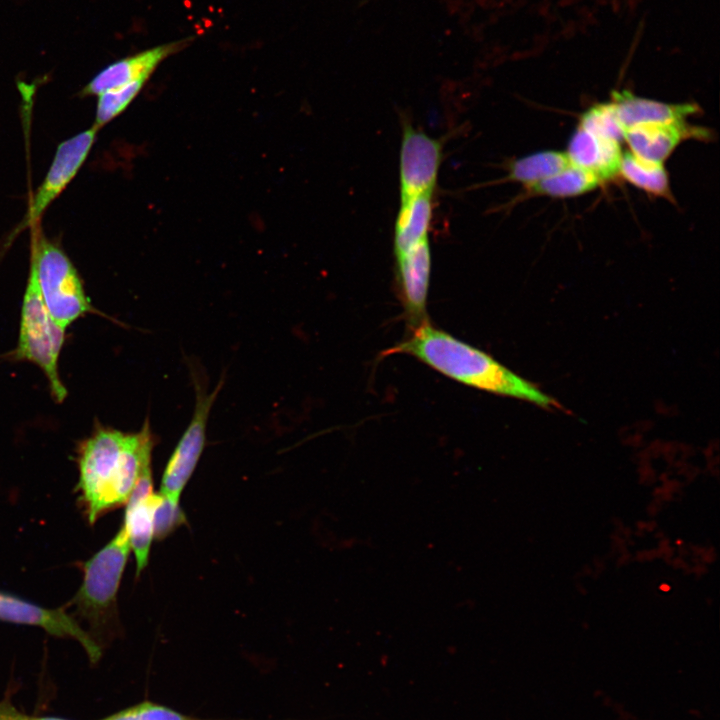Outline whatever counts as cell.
I'll return each instance as SVG.
<instances>
[{"label": "cell", "instance_id": "cell-5", "mask_svg": "<svg viewBox=\"0 0 720 720\" xmlns=\"http://www.w3.org/2000/svg\"><path fill=\"white\" fill-rule=\"evenodd\" d=\"M131 547L123 526L83 564V581L73 599L77 612L92 627L107 624L116 611V596Z\"/></svg>", "mask_w": 720, "mask_h": 720}, {"label": "cell", "instance_id": "cell-10", "mask_svg": "<svg viewBox=\"0 0 720 720\" xmlns=\"http://www.w3.org/2000/svg\"><path fill=\"white\" fill-rule=\"evenodd\" d=\"M688 139H711V132L685 120L635 125L625 129L623 134V141L630 152L643 160L660 164H664L674 150Z\"/></svg>", "mask_w": 720, "mask_h": 720}, {"label": "cell", "instance_id": "cell-3", "mask_svg": "<svg viewBox=\"0 0 720 720\" xmlns=\"http://www.w3.org/2000/svg\"><path fill=\"white\" fill-rule=\"evenodd\" d=\"M64 340L65 329L50 316L39 291L34 267L30 265L15 358L30 361L42 369L51 394L59 403L67 396L58 373V359Z\"/></svg>", "mask_w": 720, "mask_h": 720}, {"label": "cell", "instance_id": "cell-22", "mask_svg": "<svg viewBox=\"0 0 720 720\" xmlns=\"http://www.w3.org/2000/svg\"><path fill=\"white\" fill-rule=\"evenodd\" d=\"M100 720H204L182 714L164 705L143 701Z\"/></svg>", "mask_w": 720, "mask_h": 720}, {"label": "cell", "instance_id": "cell-23", "mask_svg": "<svg viewBox=\"0 0 720 720\" xmlns=\"http://www.w3.org/2000/svg\"><path fill=\"white\" fill-rule=\"evenodd\" d=\"M185 520V514L181 510L179 502H174L159 493L153 514L154 537L156 539L167 537L177 527L184 524Z\"/></svg>", "mask_w": 720, "mask_h": 720}, {"label": "cell", "instance_id": "cell-18", "mask_svg": "<svg viewBox=\"0 0 720 720\" xmlns=\"http://www.w3.org/2000/svg\"><path fill=\"white\" fill-rule=\"evenodd\" d=\"M619 175L649 194L668 200L673 199L664 164L643 160L626 151L622 155Z\"/></svg>", "mask_w": 720, "mask_h": 720}, {"label": "cell", "instance_id": "cell-17", "mask_svg": "<svg viewBox=\"0 0 720 720\" xmlns=\"http://www.w3.org/2000/svg\"><path fill=\"white\" fill-rule=\"evenodd\" d=\"M570 165L566 152L539 151L511 161L507 167L506 180L527 187L565 170Z\"/></svg>", "mask_w": 720, "mask_h": 720}, {"label": "cell", "instance_id": "cell-15", "mask_svg": "<svg viewBox=\"0 0 720 720\" xmlns=\"http://www.w3.org/2000/svg\"><path fill=\"white\" fill-rule=\"evenodd\" d=\"M611 102L624 130L640 124L685 121L701 111L694 103H665L636 96L627 90L614 91Z\"/></svg>", "mask_w": 720, "mask_h": 720}, {"label": "cell", "instance_id": "cell-21", "mask_svg": "<svg viewBox=\"0 0 720 720\" xmlns=\"http://www.w3.org/2000/svg\"><path fill=\"white\" fill-rule=\"evenodd\" d=\"M578 126L602 137L623 141L624 129L620 124L613 103H599L586 110Z\"/></svg>", "mask_w": 720, "mask_h": 720}, {"label": "cell", "instance_id": "cell-4", "mask_svg": "<svg viewBox=\"0 0 720 720\" xmlns=\"http://www.w3.org/2000/svg\"><path fill=\"white\" fill-rule=\"evenodd\" d=\"M31 265L43 302L59 326L66 329L77 318L94 311L76 268L56 244L38 237L32 248Z\"/></svg>", "mask_w": 720, "mask_h": 720}, {"label": "cell", "instance_id": "cell-12", "mask_svg": "<svg viewBox=\"0 0 720 720\" xmlns=\"http://www.w3.org/2000/svg\"><path fill=\"white\" fill-rule=\"evenodd\" d=\"M186 45V40L171 42L118 60L101 70L82 90L81 95H100L138 80H146L169 55Z\"/></svg>", "mask_w": 720, "mask_h": 720}, {"label": "cell", "instance_id": "cell-7", "mask_svg": "<svg viewBox=\"0 0 720 720\" xmlns=\"http://www.w3.org/2000/svg\"><path fill=\"white\" fill-rule=\"evenodd\" d=\"M400 148L401 201L431 193L442 160L443 141L433 138L404 120Z\"/></svg>", "mask_w": 720, "mask_h": 720}, {"label": "cell", "instance_id": "cell-9", "mask_svg": "<svg viewBox=\"0 0 720 720\" xmlns=\"http://www.w3.org/2000/svg\"><path fill=\"white\" fill-rule=\"evenodd\" d=\"M93 126L61 142L52 164L36 193L25 218V224H33L75 177L85 162L96 138Z\"/></svg>", "mask_w": 720, "mask_h": 720}, {"label": "cell", "instance_id": "cell-16", "mask_svg": "<svg viewBox=\"0 0 720 720\" xmlns=\"http://www.w3.org/2000/svg\"><path fill=\"white\" fill-rule=\"evenodd\" d=\"M432 193L401 201L394 227L395 257L428 238L433 211Z\"/></svg>", "mask_w": 720, "mask_h": 720}, {"label": "cell", "instance_id": "cell-19", "mask_svg": "<svg viewBox=\"0 0 720 720\" xmlns=\"http://www.w3.org/2000/svg\"><path fill=\"white\" fill-rule=\"evenodd\" d=\"M600 184L594 175L571 164L565 170L525 188L532 195L566 198L591 192Z\"/></svg>", "mask_w": 720, "mask_h": 720}, {"label": "cell", "instance_id": "cell-13", "mask_svg": "<svg viewBox=\"0 0 720 720\" xmlns=\"http://www.w3.org/2000/svg\"><path fill=\"white\" fill-rule=\"evenodd\" d=\"M566 154L572 165L591 173L601 183L614 179L620 173L623 155L620 142L580 126L570 138Z\"/></svg>", "mask_w": 720, "mask_h": 720}, {"label": "cell", "instance_id": "cell-11", "mask_svg": "<svg viewBox=\"0 0 720 720\" xmlns=\"http://www.w3.org/2000/svg\"><path fill=\"white\" fill-rule=\"evenodd\" d=\"M395 258L400 298L412 328L427 320L426 305L431 274L428 238Z\"/></svg>", "mask_w": 720, "mask_h": 720}, {"label": "cell", "instance_id": "cell-1", "mask_svg": "<svg viewBox=\"0 0 720 720\" xmlns=\"http://www.w3.org/2000/svg\"><path fill=\"white\" fill-rule=\"evenodd\" d=\"M154 443L148 418L136 433L98 426L81 442L77 490L89 523L127 503Z\"/></svg>", "mask_w": 720, "mask_h": 720}, {"label": "cell", "instance_id": "cell-24", "mask_svg": "<svg viewBox=\"0 0 720 720\" xmlns=\"http://www.w3.org/2000/svg\"><path fill=\"white\" fill-rule=\"evenodd\" d=\"M0 720H69L54 716H33L19 711L8 700L0 701Z\"/></svg>", "mask_w": 720, "mask_h": 720}, {"label": "cell", "instance_id": "cell-2", "mask_svg": "<svg viewBox=\"0 0 720 720\" xmlns=\"http://www.w3.org/2000/svg\"><path fill=\"white\" fill-rule=\"evenodd\" d=\"M407 354L463 385L550 408L556 401L484 351L433 326L428 319L383 355Z\"/></svg>", "mask_w": 720, "mask_h": 720}, {"label": "cell", "instance_id": "cell-20", "mask_svg": "<svg viewBox=\"0 0 720 720\" xmlns=\"http://www.w3.org/2000/svg\"><path fill=\"white\" fill-rule=\"evenodd\" d=\"M146 80H138L98 95L94 128L98 129L122 113L138 95Z\"/></svg>", "mask_w": 720, "mask_h": 720}, {"label": "cell", "instance_id": "cell-14", "mask_svg": "<svg viewBox=\"0 0 720 720\" xmlns=\"http://www.w3.org/2000/svg\"><path fill=\"white\" fill-rule=\"evenodd\" d=\"M159 493L148 483L135 484L126 505L123 528L136 559L137 574L147 566L154 538L153 514Z\"/></svg>", "mask_w": 720, "mask_h": 720}, {"label": "cell", "instance_id": "cell-6", "mask_svg": "<svg viewBox=\"0 0 720 720\" xmlns=\"http://www.w3.org/2000/svg\"><path fill=\"white\" fill-rule=\"evenodd\" d=\"M193 376L196 391L193 416L166 465L159 492L174 502H179L181 493L202 455L209 414L223 386V380H220L217 387L208 392L201 379Z\"/></svg>", "mask_w": 720, "mask_h": 720}, {"label": "cell", "instance_id": "cell-8", "mask_svg": "<svg viewBox=\"0 0 720 720\" xmlns=\"http://www.w3.org/2000/svg\"><path fill=\"white\" fill-rule=\"evenodd\" d=\"M0 620L41 627L56 637L73 638L84 648L91 663H96L101 657V649L95 639L63 609H47L0 591Z\"/></svg>", "mask_w": 720, "mask_h": 720}]
</instances>
